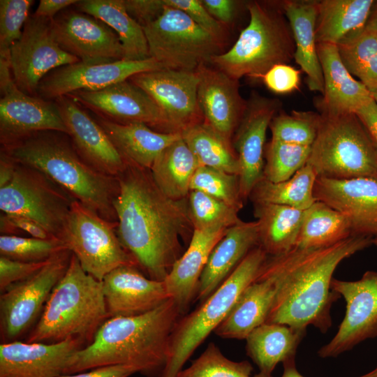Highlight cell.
<instances>
[{
    "instance_id": "cell-1",
    "label": "cell",
    "mask_w": 377,
    "mask_h": 377,
    "mask_svg": "<svg viewBox=\"0 0 377 377\" xmlns=\"http://www.w3.org/2000/svg\"><path fill=\"white\" fill-rule=\"evenodd\" d=\"M116 177L118 238L150 279L164 281L184 253L180 239H191L194 231L188 198L167 197L150 170L128 163Z\"/></svg>"
},
{
    "instance_id": "cell-2",
    "label": "cell",
    "mask_w": 377,
    "mask_h": 377,
    "mask_svg": "<svg viewBox=\"0 0 377 377\" xmlns=\"http://www.w3.org/2000/svg\"><path fill=\"white\" fill-rule=\"evenodd\" d=\"M373 237L353 235L330 246L294 248L269 256L258 276L272 280L276 294L267 322L306 330L313 325L326 332L330 309L339 295L331 288L333 274L344 259L369 246Z\"/></svg>"
},
{
    "instance_id": "cell-3",
    "label": "cell",
    "mask_w": 377,
    "mask_h": 377,
    "mask_svg": "<svg viewBox=\"0 0 377 377\" xmlns=\"http://www.w3.org/2000/svg\"><path fill=\"white\" fill-rule=\"evenodd\" d=\"M182 316L172 299L138 316L109 318L94 340L70 359L64 374L108 365H130L160 377L168 359L170 337Z\"/></svg>"
},
{
    "instance_id": "cell-4",
    "label": "cell",
    "mask_w": 377,
    "mask_h": 377,
    "mask_svg": "<svg viewBox=\"0 0 377 377\" xmlns=\"http://www.w3.org/2000/svg\"><path fill=\"white\" fill-rule=\"evenodd\" d=\"M1 151L16 162L38 170L104 219L117 222L114 208L119 190L117 177L100 172L84 162L66 133L38 132L1 147Z\"/></svg>"
},
{
    "instance_id": "cell-5",
    "label": "cell",
    "mask_w": 377,
    "mask_h": 377,
    "mask_svg": "<svg viewBox=\"0 0 377 377\" xmlns=\"http://www.w3.org/2000/svg\"><path fill=\"white\" fill-rule=\"evenodd\" d=\"M108 318L102 281L87 273L72 253L66 273L25 341L54 343L76 339L85 347Z\"/></svg>"
},
{
    "instance_id": "cell-6",
    "label": "cell",
    "mask_w": 377,
    "mask_h": 377,
    "mask_svg": "<svg viewBox=\"0 0 377 377\" xmlns=\"http://www.w3.org/2000/svg\"><path fill=\"white\" fill-rule=\"evenodd\" d=\"M250 15L233 46L214 56L209 64L231 77L261 78L271 68L288 64L295 45L293 33L280 3L253 1L246 4Z\"/></svg>"
},
{
    "instance_id": "cell-7",
    "label": "cell",
    "mask_w": 377,
    "mask_h": 377,
    "mask_svg": "<svg viewBox=\"0 0 377 377\" xmlns=\"http://www.w3.org/2000/svg\"><path fill=\"white\" fill-rule=\"evenodd\" d=\"M268 255L253 249L226 280L193 311L180 317L170 337L169 355L160 377H176L197 348L216 329L242 292L256 281Z\"/></svg>"
},
{
    "instance_id": "cell-8",
    "label": "cell",
    "mask_w": 377,
    "mask_h": 377,
    "mask_svg": "<svg viewBox=\"0 0 377 377\" xmlns=\"http://www.w3.org/2000/svg\"><path fill=\"white\" fill-rule=\"evenodd\" d=\"M307 161L318 177L377 180V149L355 113H319Z\"/></svg>"
},
{
    "instance_id": "cell-9",
    "label": "cell",
    "mask_w": 377,
    "mask_h": 377,
    "mask_svg": "<svg viewBox=\"0 0 377 377\" xmlns=\"http://www.w3.org/2000/svg\"><path fill=\"white\" fill-rule=\"evenodd\" d=\"M142 28L149 57L165 68L195 71L222 53L221 43L173 7L165 5L161 15Z\"/></svg>"
},
{
    "instance_id": "cell-10",
    "label": "cell",
    "mask_w": 377,
    "mask_h": 377,
    "mask_svg": "<svg viewBox=\"0 0 377 377\" xmlns=\"http://www.w3.org/2000/svg\"><path fill=\"white\" fill-rule=\"evenodd\" d=\"M74 200L42 172L17 162L12 179L0 187L3 214L31 219L59 239Z\"/></svg>"
},
{
    "instance_id": "cell-11",
    "label": "cell",
    "mask_w": 377,
    "mask_h": 377,
    "mask_svg": "<svg viewBox=\"0 0 377 377\" xmlns=\"http://www.w3.org/2000/svg\"><path fill=\"white\" fill-rule=\"evenodd\" d=\"M110 222L77 200L72 203L60 240L78 260L82 269L98 281L117 267H138L124 248Z\"/></svg>"
},
{
    "instance_id": "cell-12",
    "label": "cell",
    "mask_w": 377,
    "mask_h": 377,
    "mask_svg": "<svg viewBox=\"0 0 377 377\" xmlns=\"http://www.w3.org/2000/svg\"><path fill=\"white\" fill-rule=\"evenodd\" d=\"M71 256L72 253L68 249L58 252L36 273L1 293L0 336L2 343L17 341L35 325L52 290L66 273Z\"/></svg>"
},
{
    "instance_id": "cell-13",
    "label": "cell",
    "mask_w": 377,
    "mask_h": 377,
    "mask_svg": "<svg viewBox=\"0 0 377 377\" xmlns=\"http://www.w3.org/2000/svg\"><path fill=\"white\" fill-rule=\"evenodd\" d=\"M10 61L17 87L27 94L36 96L38 85L47 74L80 61L58 44L51 19L33 14L24 24L20 38L10 49Z\"/></svg>"
},
{
    "instance_id": "cell-14",
    "label": "cell",
    "mask_w": 377,
    "mask_h": 377,
    "mask_svg": "<svg viewBox=\"0 0 377 377\" xmlns=\"http://www.w3.org/2000/svg\"><path fill=\"white\" fill-rule=\"evenodd\" d=\"M331 288L344 298L346 309L334 337L318 350L322 358L336 357L377 337V272L367 271L353 281L333 279Z\"/></svg>"
},
{
    "instance_id": "cell-15",
    "label": "cell",
    "mask_w": 377,
    "mask_h": 377,
    "mask_svg": "<svg viewBox=\"0 0 377 377\" xmlns=\"http://www.w3.org/2000/svg\"><path fill=\"white\" fill-rule=\"evenodd\" d=\"M131 82L145 91L161 111L168 133H181L203 121L198 107L196 71L163 68L131 76Z\"/></svg>"
},
{
    "instance_id": "cell-16",
    "label": "cell",
    "mask_w": 377,
    "mask_h": 377,
    "mask_svg": "<svg viewBox=\"0 0 377 377\" xmlns=\"http://www.w3.org/2000/svg\"><path fill=\"white\" fill-rule=\"evenodd\" d=\"M165 68L150 57L144 60H117L101 64L79 61L57 68L40 81L36 94L54 101L80 90L96 91L128 80L135 74Z\"/></svg>"
},
{
    "instance_id": "cell-17",
    "label": "cell",
    "mask_w": 377,
    "mask_h": 377,
    "mask_svg": "<svg viewBox=\"0 0 377 377\" xmlns=\"http://www.w3.org/2000/svg\"><path fill=\"white\" fill-rule=\"evenodd\" d=\"M54 38L60 47L87 64L124 59L117 34L105 22L75 8H66L52 20Z\"/></svg>"
},
{
    "instance_id": "cell-18",
    "label": "cell",
    "mask_w": 377,
    "mask_h": 377,
    "mask_svg": "<svg viewBox=\"0 0 377 377\" xmlns=\"http://www.w3.org/2000/svg\"><path fill=\"white\" fill-rule=\"evenodd\" d=\"M281 103L253 92L246 101L244 115L234 133L232 144L239 163V188L243 200L249 198L263 177L267 128Z\"/></svg>"
},
{
    "instance_id": "cell-19",
    "label": "cell",
    "mask_w": 377,
    "mask_h": 377,
    "mask_svg": "<svg viewBox=\"0 0 377 377\" xmlns=\"http://www.w3.org/2000/svg\"><path fill=\"white\" fill-rule=\"evenodd\" d=\"M67 96L110 121L120 124L143 123L158 132L168 133L158 107L145 91L129 80L102 89L80 90Z\"/></svg>"
},
{
    "instance_id": "cell-20",
    "label": "cell",
    "mask_w": 377,
    "mask_h": 377,
    "mask_svg": "<svg viewBox=\"0 0 377 377\" xmlns=\"http://www.w3.org/2000/svg\"><path fill=\"white\" fill-rule=\"evenodd\" d=\"M0 142L12 145L34 133L67 129L54 101L22 91L14 80L1 87Z\"/></svg>"
},
{
    "instance_id": "cell-21",
    "label": "cell",
    "mask_w": 377,
    "mask_h": 377,
    "mask_svg": "<svg viewBox=\"0 0 377 377\" xmlns=\"http://www.w3.org/2000/svg\"><path fill=\"white\" fill-rule=\"evenodd\" d=\"M196 71L197 99L203 123L232 145V137L246 108L239 80L209 64H201Z\"/></svg>"
},
{
    "instance_id": "cell-22",
    "label": "cell",
    "mask_w": 377,
    "mask_h": 377,
    "mask_svg": "<svg viewBox=\"0 0 377 377\" xmlns=\"http://www.w3.org/2000/svg\"><path fill=\"white\" fill-rule=\"evenodd\" d=\"M71 143L81 158L103 174L117 177L126 163L93 116L68 96L55 101Z\"/></svg>"
},
{
    "instance_id": "cell-23",
    "label": "cell",
    "mask_w": 377,
    "mask_h": 377,
    "mask_svg": "<svg viewBox=\"0 0 377 377\" xmlns=\"http://www.w3.org/2000/svg\"><path fill=\"white\" fill-rule=\"evenodd\" d=\"M313 194L344 216L352 235L377 237V180L317 177Z\"/></svg>"
},
{
    "instance_id": "cell-24",
    "label": "cell",
    "mask_w": 377,
    "mask_h": 377,
    "mask_svg": "<svg viewBox=\"0 0 377 377\" xmlns=\"http://www.w3.org/2000/svg\"><path fill=\"white\" fill-rule=\"evenodd\" d=\"M102 284L109 318L143 314L171 299L163 281L147 278L135 265L117 267Z\"/></svg>"
},
{
    "instance_id": "cell-25",
    "label": "cell",
    "mask_w": 377,
    "mask_h": 377,
    "mask_svg": "<svg viewBox=\"0 0 377 377\" xmlns=\"http://www.w3.org/2000/svg\"><path fill=\"white\" fill-rule=\"evenodd\" d=\"M83 347L76 339L54 343H1L0 377H58L64 374L71 357Z\"/></svg>"
},
{
    "instance_id": "cell-26",
    "label": "cell",
    "mask_w": 377,
    "mask_h": 377,
    "mask_svg": "<svg viewBox=\"0 0 377 377\" xmlns=\"http://www.w3.org/2000/svg\"><path fill=\"white\" fill-rule=\"evenodd\" d=\"M324 81L322 96L315 105L319 113H355L373 98L370 91L343 64L337 45L317 43Z\"/></svg>"
},
{
    "instance_id": "cell-27",
    "label": "cell",
    "mask_w": 377,
    "mask_h": 377,
    "mask_svg": "<svg viewBox=\"0 0 377 377\" xmlns=\"http://www.w3.org/2000/svg\"><path fill=\"white\" fill-rule=\"evenodd\" d=\"M259 246L257 221H239L228 228L214 247L200 276L195 300L207 299L245 256Z\"/></svg>"
},
{
    "instance_id": "cell-28",
    "label": "cell",
    "mask_w": 377,
    "mask_h": 377,
    "mask_svg": "<svg viewBox=\"0 0 377 377\" xmlns=\"http://www.w3.org/2000/svg\"><path fill=\"white\" fill-rule=\"evenodd\" d=\"M226 230L194 229L186 250L175 263L164 279L167 291L176 303L181 315L186 313L195 300L202 271L214 247Z\"/></svg>"
},
{
    "instance_id": "cell-29",
    "label": "cell",
    "mask_w": 377,
    "mask_h": 377,
    "mask_svg": "<svg viewBox=\"0 0 377 377\" xmlns=\"http://www.w3.org/2000/svg\"><path fill=\"white\" fill-rule=\"evenodd\" d=\"M279 3L293 33L294 59L305 73L309 90L323 94L324 81L316 38L317 1L285 0Z\"/></svg>"
},
{
    "instance_id": "cell-30",
    "label": "cell",
    "mask_w": 377,
    "mask_h": 377,
    "mask_svg": "<svg viewBox=\"0 0 377 377\" xmlns=\"http://www.w3.org/2000/svg\"><path fill=\"white\" fill-rule=\"evenodd\" d=\"M126 163L150 170L158 154L182 138L181 133H161L143 123L120 124L95 115Z\"/></svg>"
},
{
    "instance_id": "cell-31",
    "label": "cell",
    "mask_w": 377,
    "mask_h": 377,
    "mask_svg": "<svg viewBox=\"0 0 377 377\" xmlns=\"http://www.w3.org/2000/svg\"><path fill=\"white\" fill-rule=\"evenodd\" d=\"M275 294L272 280L258 276L242 292L214 332L224 339H246L254 329L267 322Z\"/></svg>"
},
{
    "instance_id": "cell-32",
    "label": "cell",
    "mask_w": 377,
    "mask_h": 377,
    "mask_svg": "<svg viewBox=\"0 0 377 377\" xmlns=\"http://www.w3.org/2000/svg\"><path fill=\"white\" fill-rule=\"evenodd\" d=\"M306 330L288 325L265 323L246 338V353L260 372L271 375L276 366L295 360L297 347Z\"/></svg>"
},
{
    "instance_id": "cell-33",
    "label": "cell",
    "mask_w": 377,
    "mask_h": 377,
    "mask_svg": "<svg viewBox=\"0 0 377 377\" xmlns=\"http://www.w3.org/2000/svg\"><path fill=\"white\" fill-rule=\"evenodd\" d=\"M258 226L259 246L269 256L289 252L295 247L304 210L269 203H253Z\"/></svg>"
},
{
    "instance_id": "cell-34",
    "label": "cell",
    "mask_w": 377,
    "mask_h": 377,
    "mask_svg": "<svg viewBox=\"0 0 377 377\" xmlns=\"http://www.w3.org/2000/svg\"><path fill=\"white\" fill-rule=\"evenodd\" d=\"M75 8L105 22L118 36L125 52V60L150 58L143 28L127 13L124 0H81Z\"/></svg>"
},
{
    "instance_id": "cell-35",
    "label": "cell",
    "mask_w": 377,
    "mask_h": 377,
    "mask_svg": "<svg viewBox=\"0 0 377 377\" xmlns=\"http://www.w3.org/2000/svg\"><path fill=\"white\" fill-rule=\"evenodd\" d=\"M374 0L317 1V43L337 45L353 32L365 27Z\"/></svg>"
},
{
    "instance_id": "cell-36",
    "label": "cell",
    "mask_w": 377,
    "mask_h": 377,
    "mask_svg": "<svg viewBox=\"0 0 377 377\" xmlns=\"http://www.w3.org/2000/svg\"><path fill=\"white\" fill-rule=\"evenodd\" d=\"M200 165L182 137L158 154L150 172L164 195L173 200H182L188 198L192 177Z\"/></svg>"
},
{
    "instance_id": "cell-37",
    "label": "cell",
    "mask_w": 377,
    "mask_h": 377,
    "mask_svg": "<svg viewBox=\"0 0 377 377\" xmlns=\"http://www.w3.org/2000/svg\"><path fill=\"white\" fill-rule=\"evenodd\" d=\"M350 236L351 229L344 216L325 202L316 200L304 210L295 248L327 247Z\"/></svg>"
},
{
    "instance_id": "cell-38",
    "label": "cell",
    "mask_w": 377,
    "mask_h": 377,
    "mask_svg": "<svg viewBox=\"0 0 377 377\" xmlns=\"http://www.w3.org/2000/svg\"><path fill=\"white\" fill-rule=\"evenodd\" d=\"M317 177L308 164L286 181L272 182L263 177L253 187L249 198L253 203L280 205L305 210L316 201L313 189Z\"/></svg>"
},
{
    "instance_id": "cell-39",
    "label": "cell",
    "mask_w": 377,
    "mask_h": 377,
    "mask_svg": "<svg viewBox=\"0 0 377 377\" xmlns=\"http://www.w3.org/2000/svg\"><path fill=\"white\" fill-rule=\"evenodd\" d=\"M348 71L370 92L377 88V32L366 27L348 35L337 44Z\"/></svg>"
},
{
    "instance_id": "cell-40",
    "label": "cell",
    "mask_w": 377,
    "mask_h": 377,
    "mask_svg": "<svg viewBox=\"0 0 377 377\" xmlns=\"http://www.w3.org/2000/svg\"><path fill=\"white\" fill-rule=\"evenodd\" d=\"M181 135L200 165L239 176V163L232 145L203 121L185 128Z\"/></svg>"
},
{
    "instance_id": "cell-41",
    "label": "cell",
    "mask_w": 377,
    "mask_h": 377,
    "mask_svg": "<svg viewBox=\"0 0 377 377\" xmlns=\"http://www.w3.org/2000/svg\"><path fill=\"white\" fill-rule=\"evenodd\" d=\"M252 372L249 362L230 360L216 344L209 343L203 353L176 377H272L262 372L252 376Z\"/></svg>"
},
{
    "instance_id": "cell-42",
    "label": "cell",
    "mask_w": 377,
    "mask_h": 377,
    "mask_svg": "<svg viewBox=\"0 0 377 377\" xmlns=\"http://www.w3.org/2000/svg\"><path fill=\"white\" fill-rule=\"evenodd\" d=\"M188 202L194 229L226 230L240 221L239 210L198 191H191Z\"/></svg>"
},
{
    "instance_id": "cell-43",
    "label": "cell",
    "mask_w": 377,
    "mask_h": 377,
    "mask_svg": "<svg viewBox=\"0 0 377 377\" xmlns=\"http://www.w3.org/2000/svg\"><path fill=\"white\" fill-rule=\"evenodd\" d=\"M319 121V113L313 111L293 110L290 113H278L269 124L271 140L311 147L317 135Z\"/></svg>"
},
{
    "instance_id": "cell-44",
    "label": "cell",
    "mask_w": 377,
    "mask_h": 377,
    "mask_svg": "<svg viewBox=\"0 0 377 377\" xmlns=\"http://www.w3.org/2000/svg\"><path fill=\"white\" fill-rule=\"evenodd\" d=\"M311 147L270 140L265 148L263 177L272 182L286 181L306 165Z\"/></svg>"
},
{
    "instance_id": "cell-45",
    "label": "cell",
    "mask_w": 377,
    "mask_h": 377,
    "mask_svg": "<svg viewBox=\"0 0 377 377\" xmlns=\"http://www.w3.org/2000/svg\"><path fill=\"white\" fill-rule=\"evenodd\" d=\"M190 190L205 193L239 211L243 207L239 177L235 175L200 165L192 177Z\"/></svg>"
},
{
    "instance_id": "cell-46",
    "label": "cell",
    "mask_w": 377,
    "mask_h": 377,
    "mask_svg": "<svg viewBox=\"0 0 377 377\" xmlns=\"http://www.w3.org/2000/svg\"><path fill=\"white\" fill-rule=\"evenodd\" d=\"M67 249L59 239H43L18 235H1L0 256L23 262H41Z\"/></svg>"
},
{
    "instance_id": "cell-47",
    "label": "cell",
    "mask_w": 377,
    "mask_h": 377,
    "mask_svg": "<svg viewBox=\"0 0 377 377\" xmlns=\"http://www.w3.org/2000/svg\"><path fill=\"white\" fill-rule=\"evenodd\" d=\"M32 0L0 1V58H10L13 45L21 37Z\"/></svg>"
},
{
    "instance_id": "cell-48",
    "label": "cell",
    "mask_w": 377,
    "mask_h": 377,
    "mask_svg": "<svg viewBox=\"0 0 377 377\" xmlns=\"http://www.w3.org/2000/svg\"><path fill=\"white\" fill-rule=\"evenodd\" d=\"M165 6L184 12L202 29L214 37L222 45L226 38L225 25L214 18L205 8L201 0H163Z\"/></svg>"
},
{
    "instance_id": "cell-49",
    "label": "cell",
    "mask_w": 377,
    "mask_h": 377,
    "mask_svg": "<svg viewBox=\"0 0 377 377\" xmlns=\"http://www.w3.org/2000/svg\"><path fill=\"white\" fill-rule=\"evenodd\" d=\"M48 260L41 262H23L0 256L1 292L3 293L11 285L25 280L36 273Z\"/></svg>"
},
{
    "instance_id": "cell-50",
    "label": "cell",
    "mask_w": 377,
    "mask_h": 377,
    "mask_svg": "<svg viewBox=\"0 0 377 377\" xmlns=\"http://www.w3.org/2000/svg\"><path fill=\"white\" fill-rule=\"evenodd\" d=\"M261 78L271 91L284 94L298 89L300 72L289 64H282L271 68Z\"/></svg>"
},
{
    "instance_id": "cell-51",
    "label": "cell",
    "mask_w": 377,
    "mask_h": 377,
    "mask_svg": "<svg viewBox=\"0 0 377 377\" xmlns=\"http://www.w3.org/2000/svg\"><path fill=\"white\" fill-rule=\"evenodd\" d=\"M0 231L1 235H15V232H24L32 237L38 239H51L57 238L31 219L15 214L3 213L1 214Z\"/></svg>"
},
{
    "instance_id": "cell-52",
    "label": "cell",
    "mask_w": 377,
    "mask_h": 377,
    "mask_svg": "<svg viewBox=\"0 0 377 377\" xmlns=\"http://www.w3.org/2000/svg\"><path fill=\"white\" fill-rule=\"evenodd\" d=\"M127 13L142 27L156 20L163 13V0H124Z\"/></svg>"
},
{
    "instance_id": "cell-53",
    "label": "cell",
    "mask_w": 377,
    "mask_h": 377,
    "mask_svg": "<svg viewBox=\"0 0 377 377\" xmlns=\"http://www.w3.org/2000/svg\"><path fill=\"white\" fill-rule=\"evenodd\" d=\"M209 13L223 25L234 20L237 1L234 0H201Z\"/></svg>"
},
{
    "instance_id": "cell-54",
    "label": "cell",
    "mask_w": 377,
    "mask_h": 377,
    "mask_svg": "<svg viewBox=\"0 0 377 377\" xmlns=\"http://www.w3.org/2000/svg\"><path fill=\"white\" fill-rule=\"evenodd\" d=\"M138 370L130 365H108L94 368L82 372L62 374L58 377H128Z\"/></svg>"
},
{
    "instance_id": "cell-55",
    "label": "cell",
    "mask_w": 377,
    "mask_h": 377,
    "mask_svg": "<svg viewBox=\"0 0 377 377\" xmlns=\"http://www.w3.org/2000/svg\"><path fill=\"white\" fill-rule=\"evenodd\" d=\"M355 114L377 149V103L372 98L357 110Z\"/></svg>"
},
{
    "instance_id": "cell-56",
    "label": "cell",
    "mask_w": 377,
    "mask_h": 377,
    "mask_svg": "<svg viewBox=\"0 0 377 377\" xmlns=\"http://www.w3.org/2000/svg\"><path fill=\"white\" fill-rule=\"evenodd\" d=\"M77 0H40L34 13L37 17H43L52 20L57 13L70 6L75 5Z\"/></svg>"
},
{
    "instance_id": "cell-57",
    "label": "cell",
    "mask_w": 377,
    "mask_h": 377,
    "mask_svg": "<svg viewBox=\"0 0 377 377\" xmlns=\"http://www.w3.org/2000/svg\"><path fill=\"white\" fill-rule=\"evenodd\" d=\"M283 372L281 377H304L297 369L295 360L288 361L283 364ZM358 377H377V365L368 373Z\"/></svg>"
},
{
    "instance_id": "cell-58",
    "label": "cell",
    "mask_w": 377,
    "mask_h": 377,
    "mask_svg": "<svg viewBox=\"0 0 377 377\" xmlns=\"http://www.w3.org/2000/svg\"><path fill=\"white\" fill-rule=\"evenodd\" d=\"M365 27L377 32V1L373 5Z\"/></svg>"
},
{
    "instance_id": "cell-59",
    "label": "cell",
    "mask_w": 377,
    "mask_h": 377,
    "mask_svg": "<svg viewBox=\"0 0 377 377\" xmlns=\"http://www.w3.org/2000/svg\"><path fill=\"white\" fill-rule=\"evenodd\" d=\"M371 94L373 99L377 103V88L374 89V91H371Z\"/></svg>"
},
{
    "instance_id": "cell-60",
    "label": "cell",
    "mask_w": 377,
    "mask_h": 377,
    "mask_svg": "<svg viewBox=\"0 0 377 377\" xmlns=\"http://www.w3.org/2000/svg\"><path fill=\"white\" fill-rule=\"evenodd\" d=\"M372 244H374L376 247H377V237H374L373 239V242Z\"/></svg>"
}]
</instances>
